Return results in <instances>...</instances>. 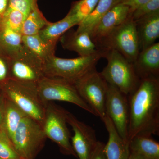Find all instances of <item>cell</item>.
I'll list each match as a JSON object with an SVG mask.
<instances>
[{
    "instance_id": "cell-1",
    "label": "cell",
    "mask_w": 159,
    "mask_h": 159,
    "mask_svg": "<svg viewBox=\"0 0 159 159\" xmlns=\"http://www.w3.org/2000/svg\"><path fill=\"white\" fill-rule=\"evenodd\" d=\"M128 99L129 142L137 136L159 135V77L141 79L139 85L128 96Z\"/></svg>"
},
{
    "instance_id": "cell-2",
    "label": "cell",
    "mask_w": 159,
    "mask_h": 159,
    "mask_svg": "<svg viewBox=\"0 0 159 159\" xmlns=\"http://www.w3.org/2000/svg\"><path fill=\"white\" fill-rule=\"evenodd\" d=\"M105 50L99 49L95 54L74 58H63L55 55L49 57L43 63L44 76L58 77L74 83L88 72L96 68L99 60L104 57Z\"/></svg>"
},
{
    "instance_id": "cell-3",
    "label": "cell",
    "mask_w": 159,
    "mask_h": 159,
    "mask_svg": "<svg viewBox=\"0 0 159 159\" xmlns=\"http://www.w3.org/2000/svg\"><path fill=\"white\" fill-rule=\"evenodd\" d=\"M37 84L9 79L1 89L4 97L11 100L27 116L43 126L45 106L40 98Z\"/></svg>"
},
{
    "instance_id": "cell-4",
    "label": "cell",
    "mask_w": 159,
    "mask_h": 159,
    "mask_svg": "<svg viewBox=\"0 0 159 159\" xmlns=\"http://www.w3.org/2000/svg\"><path fill=\"white\" fill-rule=\"evenodd\" d=\"M105 51L104 57L107 60V65L100 74L107 84L116 87L128 97L137 88L141 81L133 64L116 50Z\"/></svg>"
},
{
    "instance_id": "cell-5",
    "label": "cell",
    "mask_w": 159,
    "mask_h": 159,
    "mask_svg": "<svg viewBox=\"0 0 159 159\" xmlns=\"http://www.w3.org/2000/svg\"><path fill=\"white\" fill-rule=\"evenodd\" d=\"M98 49L114 50L133 64L140 51L135 22L131 16L97 45Z\"/></svg>"
},
{
    "instance_id": "cell-6",
    "label": "cell",
    "mask_w": 159,
    "mask_h": 159,
    "mask_svg": "<svg viewBox=\"0 0 159 159\" xmlns=\"http://www.w3.org/2000/svg\"><path fill=\"white\" fill-rule=\"evenodd\" d=\"M37 85L40 98L45 106L53 101H64L94 115L92 109L80 96L74 83L61 77L44 76Z\"/></svg>"
},
{
    "instance_id": "cell-7",
    "label": "cell",
    "mask_w": 159,
    "mask_h": 159,
    "mask_svg": "<svg viewBox=\"0 0 159 159\" xmlns=\"http://www.w3.org/2000/svg\"><path fill=\"white\" fill-rule=\"evenodd\" d=\"M80 97L102 121L106 115V99L108 84L96 68L74 82Z\"/></svg>"
},
{
    "instance_id": "cell-8",
    "label": "cell",
    "mask_w": 159,
    "mask_h": 159,
    "mask_svg": "<svg viewBox=\"0 0 159 159\" xmlns=\"http://www.w3.org/2000/svg\"><path fill=\"white\" fill-rule=\"evenodd\" d=\"M66 110L50 102L46 104L43 128L47 138L56 143L65 154L77 157L67 124Z\"/></svg>"
},
{
    "instance_id": "cell-9",
    "label": "cell",
    "mask_w": 159,
    "mask_h": 159,
    "mask_svg": "<svg viewBox=\"0 0 159 159\" xmlns=\"http://www.w3.org/2000/svg\"><path fill=\"white\" fill-rule=\"evenodd\" d=\"M47 138L41 125L27 116L20 122L11 140L16 150L23 159H33Z\"/></svg>"
},
{
    "instance_id": "cell-10",
    "label": "cell",
    "mask_w": 159,
    "mask_h": 159,
    "mask_svg": "<svg viewBox=\"0 0 159 159\" xmlns=\"http://www.w3.org/2000/svg\"><path fill=\"white\" fill-rule=\"evenodd\" d=\"M44 76L43 63L23 45L10 56V79L37 84Z\"/></svg>"
},
{
    "instance_id": "cell-11",
    "label": "cell",
    "mask_w": 159,
    "mask_h": 159,
    "mask_svg": "<svg viewBox=\"0 0 159 159\" xmlns=\"http://www.w3.org/2000/svg\"><path fill=\"white\" fill-rule=\"evenodd\" d=\"M105 107L106 115L111 120L118 133L129 143L128 97L116 87L108 84Z\"/></svg>"
},
{
    "instance_id": "cell-12",
    "label": "cell",
    "mask_w": 159,
    "mask_h": 159,
    "mask_svg": "<svg viewBox=\"0 0 159 159\" xmlns=\"http://www.w3.org/2000/svg\"><path fill=\"white\" fill-rule=\"evenodd\" d=\"M66 119L74 131L71 142L77 157L79 159H89L98 142L95 130L68 111Z\"/></svg>"
},
{
    "instance_id": "cell-13",
    "label": "cell",
    "mask_w": 159,
    "mask_h": 159,
    "mask_svg": "<svg viewBox=\"0 0 159 159\" xmlns=\"http://www.w3.org/2000/svg\"><path fill=\"white\" fill-rule=\"evenodd\" d=\"M130 16L128 6L119 3L103 16L92 30L90 35L96 46Z\"/></svg>"
},
{
    "instance_id": "cell-14",
    "label": "cell",
    "mask_w": 159,
    "mask_h": 159,
    "mask_svg": "<svg viewBox=\"0 0 159 159\" xmlns=\"http://www.w3.org/2000/svg\"><path fill=\"white\" fill-rule=\"evenodd\" d=\"M140 79L147 77H159V43L140 51L133 63Z\"/></svg>"
},
{
    "instance_id": "cell-15",
    "label": "cell",
    "mask_w": 159,
    "mask_h": 159,
    "mask_svg": "<svg viewBox=\"0 0 159 159\" xmlns=\"http://www.w3.org/2000/svg\"><path fill=\"white\" fill-rule=\"evenodd\" d=\"M59 40L64 49L75 51L81 57L92 55L99 50L88 32L68 30Z\"/></svg>"
},
{
    "instance_id": "cell-16",
    "label": "cell",
    "mask_w": 159,
    "mask_h": 159,
    "mask_svg": "<svg viewBox=\"0 0 159 159\" xmlns=\"http://www.w3.org/2000/svg\"><path fill=\"white\" fill-rule=\"evenodd\" d=\"M108 134V139L104 144V154L106 159H128L130 155L129 143L122 139L107 115L102 119Z\"/></svg>"
},
{
    "instance_id": "cell-17",
    "label": "cell",
    "mask_w": 159,
    "mask_h": 159,
    "mask_svg": "<svg viewBox=\"0 0 159 159\" xmlns=\"http://www.w3.org/2000/svg\"><path fill=\"white\" fill-rule=\"evenodd\" d=\"M140 51L155 43L159 37V11L134 21Z\"/></svg>"
},
{
    "instance_id": "cell-18",
    "label": "cell",
    "mask_w": 159,
    "mask_h": 159,
    "mask_svg": "<svg viewBox=\"0 0 159 159\" xmlns=\"http://www.w3.org/2000/svg\"><path fill=\"white\" fill-rule=\"evenodd\" d=\"M80 21L76 18L67 14L62 20L55 23L50 22L39 32L38 34L47 44L55 48L57 41L67 31Z\"/></svg>"
},
{
    "instance_id": "cell-19",
    "label": "cell",
    "mask_w": 159,
    "mask_h": 159,
    "mask_svg": "<svg viewBox=\"0 0 159 159\" xmlns=\"http://www.w3.org/2000/svg\"><path fill=\"white\" fill-rule=\"evenodd\" d=\"M130 152L145 159H159V143L151 137L137 136L129 142Z\"/></svg>"
},
{
    "instance_id": "cell-20",
    "label": "cell",
    "mask_w": 159,
    "mask_h": 159,
    "mask_svg": "<svg viewBox=\"0 0 159 159\" xmlns=\"http://www.w3.org/2000/svg\"><path fill=\"white\" fill-rule=\"evenodd\" d=\"M123 0H99L93 11L79 25L76 31L90 33L95 26L109 10Z\"/></svg>"
},
{
    "instance_id": "cell-21",
    "label": "cell",
    "mask_w": 159,
    "mask_h": 159,
    "mask_svg": "<svg viewBox=\"0 0 159 159\" xmlns=\"http://www.w3.org/2000/svg\"><path fill=\"white\" fill-rule=\"evenodd\" d=\"M4 98L3 126L11 139L20 122L28 116L11 100Z\"/></svg>"
},
{
    "instance_id": "cell-22",
    "label": "cell",
    "mask_w": 159,
    "mask_h": 159,
    "mask_svg": "<svg viewBox=\"0 0 159 159\" xmlns=\"http://www.w3.org/2000/svg\"><path fill=\"white\" fill-rule=\"evenodd\" d=\"M23 45L43 63L49 57L54 55L55 48L47 44L38 34L22 35Z\"/></svg>"
},
{
    "instance_id": "cell-23",
    "label": "cell",
    "mask_w": 159,
    "mask_h": 159,
    "mask_svg": "<svg viewBox=\"0 0 159 159\" xmlns=\"http://www.w3.org/2000/svg\"><path fill=\"white\" fill-rule=\"evenodd\" d=\"M22 38V35L20 33L11 30L2 23L0 30V47L9 56L17 53L23 48Z\"/></svg>"
},
{
    "instance_id": "cell-24",
    "label": "cell",
    "mask_w": 159,
    "mask_h": 159,
    "mask_svg": "<svg viewBox=\"0 0 159 159\" xmlns=\"http://www.w3.org/2000/svg\"><path fill=\"white\" fill-rule=\"evenodd\" d=\"M48 21L40 11L37 5L34 6L24 20L21 34L22 35L38 34L43 28L48 25Z\"/></svg>"
},
{
    "instance_id": "cell-25",
    "label": "cell",
    "mask_w": 159,
    "mask_h": 159,
    "mask_svg": "<svg viewBox=\"0 0 159 159\" xmlns=\"http://www.w3.org/2000/svg\"><path fill=\"white\" fill-rule=\"evenodd\" d=\"M99 1L79 0L74 2L68 14L76 18L80 23L93 11Z\"/></svg>"
},
{
    "instance_id": "cell-26",
    "label": "cell",
    "mask_w": 159,
    "mask_h": 159,
    "mask_svg": "<svg viewBox=\"0 0 159 159\" xmlns=\"http://www.w3.org/2000/svg\"><path fill=\"white\" fill-rule=\"evenodd\" d=\"M0 158L23 159L16 150L12 141L3 125L0 127Z\"/></svg>"
},
{
    "instance_id": "cell-27",
    "label": "cell",
    "mask_w": 159,
    "mask_h": 159,
    "mask_svg": "<svg viewBox=\"0 0 159 159\" xmlns=\"http://www.w3.org/2000/svg\"><path fill=\"white\" fill-rule=\"evenodd\" d=\"M25 17L18 11L12 10L5 12L1 21L11 30L21 33L22 27Z\"/></svg>"
},
{
    "instance_id": "cell-28",
    "label": "cell",
    "mask_w": 159,
    "mask_h": 159,
    "mask_svg": "<svg viewBox=\"0 0 159 159\" xmlns=\"http://www.w3.org/2000/svg\"><path fill=\"white\" fill-rule=\"evenodd\" d=\"M37 4V0H9L6 11L12 10L19 11L26 19L33 7Z\"/></svg>"
},
{
    "instance_id": "cell-29",
    "label": "cell",
    "mask_w": 159,
    "mask_h": 159,
    "mask_svg": "<svg viewBox=\"0 0 159 159\" xmlns=\"http://www.w3.org/2000/svg\"><path fill=\"white\" fill-rule=\"evenodd\" d=\"M157 11H159V0H150L136 9L130 16L134 21H136Z\"/></svg>"
},
{
    "instance_id": "cell-30",
    "label": "cell",
    "mask_w": 159,
    "mask_h": 159,
    "mask_svg": "<svg viewBox=\"0 0 159 159\" xmlns=\"http://www.w3.org/2000/svg\"><path fill=\"white\" fill-rule=\"evenodd\" d=\"M10 56L0 47V88L10 79Z\"/></svg>"
},
{
    "instance_id": "cell-31",
    "label": "cell",
    "mask_w": 159,
    "mask_h": 159,
    "mask_svg": "<svg viewBox=\"0 0 159 159\" xmlns=\"http://www.w3.org/2000/svg\"><path fill=\"white\" fill-rule=\"evenodd\" d=\"M150 0H123L122 4L128 6L129 9L130 15L136 9L148 2Z\"/></svg>"
},
{
    "instance_id": "cell-32",
    "label": "cell",
    "mask_w": 159,
    "mask_h": 159,
    "mask_svg": "<svg viewBox=\"0 0 159 159\" xmlns=\"http://www.w3.org/2000/svg\"><path fill=\"white\" fill-rule=\"evenodd\" d=\"M104 146V144L102 142L98 141L89 159H106L103 151Z\"/></svg>"
},
{
    "instance_id": "cell-33",
    "label": "cell",
    "mask_w": 159,
    "mask_h": 159,
    "mask_svg": "<svg viewBox=\"0 0 159 159\" xmlns=\"http://www.w3.org/2000/svg\"><path fill=\"white\" fill-rule=\"evenodd\" d=\"M9 0H0V19L2 18L3 16L8 8Z\"/></svg>"
},
{
    "instance_id": "cell-34",
    "label": "cell",
    "mask_w": 159,
    "mask_h": 159,
    "mask_svg": "<svg viewBox=\"0 0 159 159\" xmlns=\"http://www.w3.org/2000/svg\"><path fill=\"white\" fill-rule=\"evenodd\" d=\"M0 95V127L3 125L4 120V96Z\"/></svg>"
},
{
    "instance_id": "cell-35",
    "label": "cell",
    "mask_w": 159,
    "mask_h": 159,
    "mask_svg": "<svg viewBox=\"0 0 159 159\" xmlns=\"http://www.w3.org/2000/svg\"><path fill=\"white\" fill-rule=\"evenodd\" d=\"M128 159H145L144 157L136 153L130 152Z\"/></svg>"
},
{
    "instance_id": "cell-36",
    "label": "cell",
    "mask_w": 159,
    "mask_h": 159,
    "mask_svg": "<svg viewBox=\"0 0 159 159\" xmlns=\"http://www.w3.org/2000/svg\"><path fill=\"white\" fill-rule=\"evenodd\" d=\"M1 27H2V22H1V19H0V30H1Z\"/></svg>"
},
{
    "instance_id": "cell-37",
    "label": "cell",
    "mask_w": 159,
    "mask_h": 159,
    "mask_svg": "<svg viewBox=\"0 0 159 159\" xmlns=\"http://www.w3.org/2000/svg\"><path fill=\"white\" fill-rule=\"evenodd\" d=\"M0 159H1V158H0Z\"/></svg>"
}]
</instances>
